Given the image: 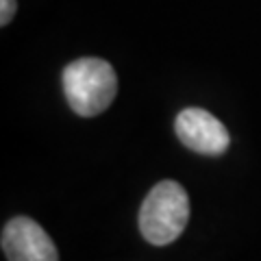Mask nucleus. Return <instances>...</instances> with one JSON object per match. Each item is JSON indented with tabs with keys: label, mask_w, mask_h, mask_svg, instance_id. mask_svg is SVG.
<instances>
[{
	"label": "nucleus",
	"mask_w": 261,
	"mask_h": 261,
	"mask_svg": "<svg viewBox=\"0 0 261 261\" xmlns=\"http://www.w3.org/2000/svg\"><path fill=\"white\" fill-rule=\"evenodd\" d=\"M190 198L176 181H161L144 198L140 209V231L152 246L172 244L185 231Z\"/></svg>",
	"instance_id": "2"
},
{
	"label": "nucleus",
	"mask_w": 261,
	"mask_h": 261,
	"mask_svg": "<svg viewBox=\"0 0 261 261\" xmlns=\"http://www.w3.org/2000/svg\"><path fill=\"white\" fill-rule=\"evenodd\" d=\"M3 250L9 261H59L55 242L31 218H13L3 231Z\"/></svg>",
	"instance_id": "4"
},
{
	"label": "nucleus",
	"mask_w": 261,
	"mask_h": 261,
	"mask_svg": "<svg viewBox=\"0 0 261 261\" xmlns=\"http://www.w3.org/2000/svg\"><path fill=\"white\" fill-rule=\"evenodd\" d=\"M63 92L70 109L76 116H98L118 94L116 72L107 61L98 57L76 59L63 70Z\"/></svg>",
	"instance_id": "1"
},
{
	"label": "nucleus",
	"mask_w": 261,
	"mask_h": 261,
	"mask_svg": "<svg viewBox=\"0 0 261 261\" xmlns=\"http://www.w3.org/2000/svg\"><path fill=\"white\" fill-rule=\"evenodd\" d=\"M0 24H9L11 18H13V13H15V0H0Z\"/></svg>",
	"instance_id": "5"
},
{
	"label": "nucleus",
	"mask_w": 261,
	"mask_h": 261,
	"mask_svg": "<svg viewBox=\"0 0 261 261\" xmlns=\"http://www.w3.org/2000/svg\"><path fill=\"white\" fill-rule=\"evenodd\" d=\"M174 128L183 146L207 157H218L231 144L226 126L209 111L198 107H190L178 113Z\"/></svg>",
	"instance_id": "3"
}]
</instances>
